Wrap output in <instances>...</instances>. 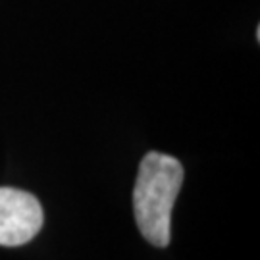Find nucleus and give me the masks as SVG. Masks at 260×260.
<instances>
[{"mask_svg": "<svg viewBox=\"0 0 260 260\" xmlns=\"http://www.w3.org/2000/svg\"><path fill=\"white\" fill-rule=\"evenodd\" d=\"M183 183V166L174 156L149 152L139 164L133 189V210L143 237L154 247H168L172 208Z\"/></svg>", "mask_w": 260, "mask_h": 260, "instance_id": "obj_1", "label": "nucleus"}, {"mask_svg": "<svg viewBox=\"0 0 260 260\" xmlns=\"http://www.w3.org/2000/svg\"><path fill=\"white\" fill-rule=\"evenodd\" d=\"M41 228L43 208L37 197L14 187H0V245H25Z\"/></svg>", "mask_w": 260, "mask_h": 260, "instance_id": "obj_2", "label": "nucleus"}]
</instances>
